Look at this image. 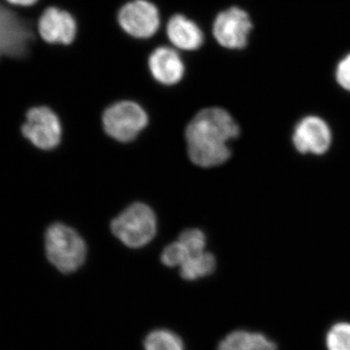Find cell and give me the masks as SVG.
I'll use <instances>...</instances> for the list:
<instances>
[{
  "instance_id": "cell-13",
  "label": "cell",
  "mask_w": 350,
  "mask_h": 350,
  "mask_svg": "<svg viewBox=\"0 0 350 350\" xmlns=\"http://www.w3.org/2000/svg\"><path fill=\"white\" fill-rule=\"evenodd\" d=\"M217 350H276V345L261 333L236 330L219 342Z\"/></svg>"
},
{
  "instance_id": "cell-1",
  "label": "cell",
  "mask_w": 350,
  "mask_h": 350,
  "mask_svg": "<svg viewBox=\"0 0 350 350\" xmlns=\"http://www.w3.org/2000/svg\"><path fill=\"white\" fill-rule=\"evenodd\" d=\"M239 133L238 123L225 109L211 107L202 110L186 129L191 161L202 167L223 165L232 155L228 144Z\"/></svg>"
},
{
  "instance_id": "cell-14",
  "label": "cell",
  "mask_w": 350,
  "mask_h": 350,
  "mask_svg": "<svg viewBox=\"0 0 350 350\" xmlns=\"http://www.w3.org/2000/svg\"><path fill=\"white\" fill-rule=\"evenodd\" d=\"M215 269V257L211 252L204 251L200 254L192 255L181 265L180 275L183 280L192 282L211 275Z\"/></svg>"
},
{
  "instance_id": "cell-9",
  "label": "cell",
  "mask_w": 350,
  "mask_h": 350,
  "mask_svg": "<svg viewBox=\"0 0 350 350\" xmlns=\"http://www.w3.org/2000/svg\"><path fill=\"white\" fill-rule=\"evenodd\" d=\"M292 142L299 153L323 155L332 144L330 126L320 117H305L297 124Z\"/></svg>"
},
{
  "instance_id": "cell-4",
  "label": "cell",
  "mask_w": 350,
  "mask_h": 350,
  "mask_svg": "<svg viewBox=\"0 0 350 350\" xmlns=\"http://www.w3.org/2000/svg\"><path fill=\"white\" fill-rule=\"evenodd\" d=\"M103 123L105 133L113 139L130 142L146 128L148 115L135 101H119L105 110Z\"/></svg>"
},
{
  "instance_id": "cell-17",
  "label": "cell",
  "mask_w": 350,
  "mask_h": 350,
  "mask_svg": "<svg viewBox=\"0 0 350 350\" xmlns=\"http://www.w3.org/2000/svg\"><path fill=\"white\" fill-rule=\"evenodd\" d=\"M202 252H204V251H202ZM202 252H193V251L189 250L180 241H177L175 243H170L169 246L163 250L161 260H162L165 266L170 267V268H175V267L180 268L181 265L187 260V258Z\"/></svg>"
},
{
  "instance_id": "cell-10",
  "label": "cell",
  "mask_w": 350,
  "mask_h": 350,
  "mask_svg": "<svg viewBox=\"0 0 350 350\" xmlns=\"http://www.w3.org/2000/svg\"><path fill=\"white\" fill-rule=\"evenodd\" d=\"M38 32L45 42L70 45L77 36V22L68 11L49 7L39 18Z\"/></svg>"
},
{
  "instance_id": "cell-15",
  "label": "cell",
  "mask_w": 350,
  "mask_h": 350,
  "mask_svg": "<svg viewBox=\"0 0 350 350\" xmlns=\"http://www.w3.org/2000/svg\"><path fill=\"white\" fill-rule=\"evenodd\" d=\"M144 350H185L180 336L169 329H155L147 334L144 340Z\"/></svg>"
},
{
  "instance_id": "cell-2",
  "label": "cell",
  "mask_w": 350,
  "mask_h": 350,
  "mask_svg": "<svg viewBox=\"0 0 350 350\" xmlns=\"http://www.w3.org/2000/svg\"><path fill=\"white\" fill-rule=\"evenodd\" d=\"M45 250L51 264L63 273H75L86 260L84 239L72 228L62 223H55L48 228Z\"/></svg>"
},
{
  "instance_id": "cell-11",
  "label": "cell",
  "mask_w": 350,
  "mask_h": 350,
  "mask_svg": "<svg viewBox=\"0 0 350 350\" xmlns=\"http://www.w3.org/2000/svg\"><path fill=\"white\" fill-rule=\"evenodd\" d=\"M154 79L165 86L178 84L185 75V64L176 50L167 46L156 48L148 57Z\"/></svg>"
},
{
  "instance_id": "cell-5",
  "label": "cell",
  "mask_w": 350,
  "mask_h": 350,
  "mask_svg": "<svg viewBox=\"0 0 350 350\" xmlns=\"http://www.w3.org/2000/svg\"><path fill=\"white\" fill-rule=\"evenodd\" d=\"M252 29L250 14L234 6L218 13L214 19L213 33L216 42L226 49L241 50L247 46Z\"/></svg>"
},
{
  "instance_id": "cell-12",
  "label": "cell",
  "mask_w": 350,
  "mask_h": 350,
  "mask_svg": "<svg viewBox=\"0 0 350 350\" xmlns=\"http://www.w3.org/2000/svg\"><path fill=\"white\" fill-rule=\"evenodd\" d=\"M167 36L170 42L177 49L183 51L199 50L204 42V31L182 14H175L167 24Z\"/></svg>"
},
{
  "instance_id": "cell-19",
  "label": "cell",
  "mask_w": 350,
  "mask_h": 350,
  "mask_svg": "<svg viewBox=\"0 0 350 350\" xmlns=\"http://www.w3.org/2000/svg\"><path fill=\"white\" fill-rule=\"evenodd\" d=\"M336 80L342 89L350 93V54L338 62L336 68Z\"/></svg>"
},
{
  "instance_id": "cell-3",
  "label": "cell",
  "mask_w": 350,
  "mask_h": 350,
  "mask_svg": "<svg viewBox=\"0 0 350 350\" xmlns=\"http://www.w3.org/2000/svg\"><path fill=\"white\" fill-rule=\"evenodd\" d=\"M111 231L128 247H142L155 237V213L150 207L142 202L131 204L112 221Z\"/></svg>"
},
{
  "instance_id": "cell-16",
  "label": "cell",
  "mask_w": 350,
  "mask_h": 350,
  "mask_svg": "<svg viewBox=\"0 0 350 350\" xmlns=\"http://www.w3.org/2000/svg\"><path fill=\"white\" fill-rule=\"evenodd\" d=\"M328 350H350V323L340 322L332 326L326 336Z\"/></svg>"
},
{
  "instance_id": "cell-7",
  "label": "cell",
  "mask_w": 350,
  "mask_h": 350,
  "mask_svg": "<svg viewBox=\"0 0 350 350\" xmlns=\"http://www.w3.org/2000/svg\"><path fill=\"white\" fill-rule=\"evenodd\" d=\"M62 133L61 121L49 107H33L27 111L22 133L34 146L52 150L61 142Z\"/></svg>"
},
{
  "instance_id": "cell-20",
  "label": "cell",
  "mask_w": 350,
  "mask_h": 350,
  "mask_svg": "<svg viewBox=\"0 0 350 350\" xmlns=\"http://www.w3.org/2000/svg\"><path fill=\"white\" fill-rule=\"evenodd\" d=\"M9 3L13 4V5L19 6H31L34 3L38 1V0H6Z\"/></svg>"
},
{
  "instance_id": "cell-8",
  "label": "cell",
  "mask_w": 350,
  "mask_h": 350,
  "mask_svg": "<svg viewBox=\"0 0 350 350\" xmlns=\"http://www.w3.org/2000/svg\"><path fill=\"white\" fill-rule=\"evenodd\" d=\"M33 39L29 24L0 4V57H24Z\"/></svg>"
},
{
  "instance_id": "cell-18",
  "label": "cell",
  "mask_w": 350,
  "mask_h": 350,
  "mask_svg": "<svg viewBox=\"0 0 350 350\" xmlns=\"http://www.w3.org/2000/svg\"><path fill=\"white\" fill-rule=\"evenodd\" d=\"M178 241L189 250H206V239L204 232L198 229H188L182 232Z\"/></svg>"
},
{
  "instance_id": "cell-6",
  "label": "cell",
  "mask_w": 350,
  "mask_h": 350,
  "mask_svg": "<svg viewBox=\"0 0 350 350\" xmlns=\"http://www.w3.org/2000/svg\"><path fill=\"white\" fill-rule=\"evenodd\" d=\"M117 21L131 38L148 39L155 36L161 25L160 12L149 0H131L120 8Z\"/></svg>"
}]
</instances>
